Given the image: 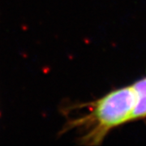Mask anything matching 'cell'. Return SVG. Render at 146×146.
Listing matches in <instances>:
<instances>
[{"label": "cell", "instance_id": "6da1fadb", "mask_svg": "<svg viewBox=\"0 0 146 146\" xmlns=\"http://www.w3.org/2000/svg\"><path fill=\"white\" fill-rule=\"evenodd\" d=\"M135 101V92L131 86L111 91L89 104V112L85 116L69 120L64 131L80 128L85 133L80 138V144L101 145L113 128L131 120Z\"/></svg>", "mask_w": 146, "mask_h": 146}, {"label": "cell", "instance_id": "7a4b0ae2", "mask_svg": "<svg viewBox=\"0 0 146 146\" xmlns=\"http://www.w3.org/2000/svg\"><path fill=\"white\" fill-rule=\"evenodd\" d=\"M135 92V106L131 115V120L146 117V77L131 85Z\"/></svg>", "mask_w": 146, "mask_h": 146}]
</instances>
